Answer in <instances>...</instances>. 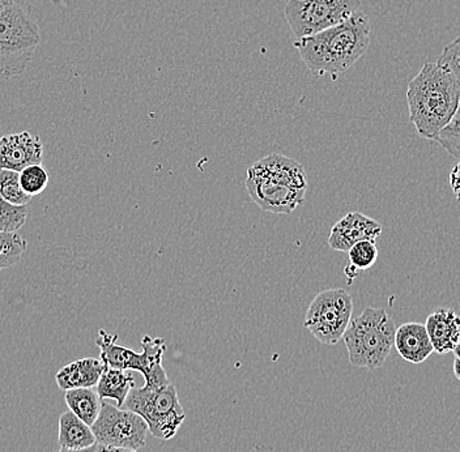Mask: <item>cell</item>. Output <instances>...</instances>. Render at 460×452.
<instances>
[{
    "label": "cell",
    "instance_id": "obj_32",
    "mask_svg": "<svg viewBox=\"0 0 460 452\" xmlns=\"http://www.w3.org/2000/svg\"><path fill=\"white\" fill-rule=\"evenodd\" d=\"M453 353L456 359H460V341L456 344V347L454 348Z\"/></svg>",
    "mask_w": 460,
    "mask_h": 452
},
{
    "label": "cell",
    "instance_id": "obj_13",
    "mask_svg": "<svg viewBox=\"0 0 460 452\" xmlns=\"http://www.w3.org/2000/svg\"><path fill=\"white\" fill-rule=\"evenodd\" d=\"M434 352L447 354L460 341V316L454 309L438 307L425 322Z\"/></svg>",
    "mask_w": 460,
    "mask_h": 452
},
{
    "label": "cell",
    "instance_id": "obj_21",
    "mask_svg": "<svg viewBox=\"0 0 460 452\" xmlns=\"http://www.w3.org/2000/svg\"><path fill=\"white\" fill-rule=\"evenodd\" d=\"M0 197L13 206H27L31 199L22 189L20 173L8 169L0 170Z\"/></svg>",
    "mask_w": 460,
    "mask_h": 452
},
{
    "label": "cell",
    "instance_id": "obj_17",
    "mask_svg": "<svg viewBox=\"0 0 460 452\" xmlns=\"http://www.w3.org/2000/svg\"><path fill=\"white\" fill-rule=\"evenodd\" d=\"M92 426L86 425L71 411L63 412L59 417L58 445L65 448H86L96 445Z\"/></svg>",
    "mask_w": 460,
    "mask_h": 452
},
{
    "label": "cell",
    "instance_id": "obj_30",
    "mask_svg": "<svg viewBox=\"0 0 460 452\" xmlns=\"http://www.w3.org/2000/svg\"><path fill=\"white\" fill-rule=\"evenodd\" d=\"M454 376L460 381V359H456L453 365Z\"/></svg>",
    "mask_w": 460,
    "mask_h": 452
},
{
    "label": "cell",
    "instance_id": "obj_25",
    "mask_svg": "<svg viewBox=\"0 0 460 452\" xmlns=\"http://www.w3.org/2000/svg\"><path fill=\"white\" fill-rule=\"evenodd\" d=\"M436 142L453 157L460 158V102L453 120L439 132Z\"/></svg>",
    "mask_w": 460,
    "mask_h": 452
},
{
    "label": "cell",
    "instance_id": "obj_10",
    "mask_svg": "<svg viewBox=\"0 0 460 452\" xmlns=\"http://www.w3.org/2000/svg\"><path fill=\"white\" fill-rule=\"evenodd\" d=\"M244 184L252 200L261 211L266 212L292 213L304 203L306 195L273 180L257 163L247 170Z\"/></svg>",
    "mask_w": 460,
    "mask_h": 452
},
{
    "label": "cell",
    "instance_id": "obj_26",
    "mask_svg": "<svg viewBox=\"0 0 460 452\" xmlns=\"http://www.w3.org/2000/svg\"><path fill=\"white\" fill-rule=\"evenodd\" d=\"M437 65L450 71L460 82V36L445 46Z\"/></svg>",
    "mask_w": 460,
    "mask_h": 452
},
{
    "label": "cell",
    "instance_id": "obj_2",
    "mask_svg": "<svg viewBox=\"0 0 460 452\" xmlns=\"http://www.w3.org/2000/svg\"><path fill=\"white\" fill-rule=\"evenodd\" d=\"M460 102V82L437 63L428 62L408 84L410 120L417 134L436 142L453 120Z\"/></svg>",
    "mask_w": 460,
    "mask_h": 452
},
{
    "label": "cell",
    "instance_id": "obj_19",
    "mask_svg": "<svg viewBox=\"0 0 460 452\" xmlns=\"http://www.w3.org/2000/svg\"><path fill=\"white\" fill-rule=\"evenodd\" d=\"M65 393L66 403L72 413L76 414L86 425H93L102 407L99 394L92 388H75Z\"/></svg>",
    "mask_w": 460,
    "mask_h": 452
},
{
    "label": "cell",
    "instance_id": "obj_14",
    "mask_svg": "<svg viewBox=\"0 0 460 452\" xmlns=\"http://www.w3.org/2000/svg\"><path fill=\"white\" fill-rule=\"evenodd\" d=\"M394 347L402 359L415 365L427 361L434 353L427 328L419 322H408L396 328Z\"/></svg>",
    "mask_w": 460,
    "mask_h": 452
},
{
    "label": "cell",
    "instance_id": "obj_29",
    "mask_svg": "<svg viewBox=\"0 0 460 452\" xmlns=\"http://www.w3.org/2000/svg\"><path fill=\"white\" fill-rule=\"evenodd\" d=\"M97 451H99V443H96V445L91 446V448H59V450H57L56 452H97Z\"/></svg>",
    "mask_w": 460,
    "mask_h": 452
},
{
    "label": "cell",
    "instance_id": "obj_5",
    "mask_svg": "<svg viewBox=\"0 0 460 452\" xmlns=\"http://www.w3.org/2000/svg\"><path fill=\"white\" fill-rule=\"evenodd\" d=\"M117 340L118 335H111L103 330L99 332L96 344L101 350L100 359L106 367L139 371L146 381V387L160 388L171 383L163 367L164 353L166 352L165 340L144 336L140 353L117 344Z\"/></svg>",
    "mask_w": 460,
    "mask_h": 452
},
{
    "label": "cell",
    "instance_id": "obj_28",
    "mask_svg": "<svg viewBox=\"0 0 460 452\" xmlns=\"http://www.w3.org/2000/svg\"><path fill=\"white\" fill-rule=\"evenodd\" d=\"M97 452H137V451L131 450V448H117V446L99 445V451H97Z\"/></svg>",
    "mask_w": 460,
    "mask_h": 452
},
{
    "label": "cell",
    "instance_id": "obj_16",
    "mask_svg": "<svg viewBox=\"0 0 460 452\" xmlns=\"http://www.w3.org/2000/svg\"><path fill=\"white\" fill-rule=\"evenodd\" d=\"M257 164L273 180L306 194V172L297 161L287 155L272 154L261 158Z\"/></svg>",
    "mask_w": 460,
    "mask_h": 452
},
{
    "label": "cell",
    "instance_id": "obj_1",
    "mask_svg": "<svg viewBox=\"0 0 460 452\" xmlns=\"http://www.w3.org/2000/svg\"><path fill=\"white\" fill-rule=\"evenodd\" d=\"M370 37L372 24L369 17L364 11H359L341 24L296 40L293 46L313 75L335 80L364 57L370 45Z\"/></svg>",
    "mask_w": 460,
    "mask_h": 452
},
{
    "label": "cell",
    "instance_id": "obj_22",
    "mask_svg": "<svg viewBox=\"0 0 460 452\" xmlns=\"http://www.w3.org/2000/svg\"><path fill=\"white\" fill-rule=\"evenodd\" d=\"M27 206H13L0 197V232L16 233L27 223Z\"/></svg>",
    "mask_w": 460,
    "mask_h": 452
},
{
    "label": "cell",
    "instance_id": "obj_24",
    "mask_svg": "<svg viewBox=\"0 0 460 452\" xmlns=\"http://www.w3.org/2000/svg\"><path fill=\"white\" fill-rule=\"evenodd\" d=\"M349 266L358 270L372 269L378 259V247L374 241H359L348 250Z\"/></svg>",
    "mask_w": 460,
    "mask_h": 452
},
{
    "label": "cell",
    "instance_id": "obj_4",
    "mask_svg": "<svg viewBox=\"0 0 460 452\" xmlns=\"http://www.w3.org/2000/svg\"><path fill=\"white\" fill-rule=\"evenodd\" d=\"M41 43L39 25L22 7L11 4L0 13V80L20 76Z\"/></svg>",
    "mask_w": 460,
    "mask_h": 452
},
{
    "label": "cell",
    "instance_id": "obj_9",
    "mask_svg": "<svg viewBox=\"0 0 460 452\" xmlns=\"http://www.w3.org/2000/svg\"><path fill=\"white\" fill-rule=\"evenodd\" d=\"M92 430L99 445L117 446L137 451L146 446L149 433L148 425L143 417L109 403H102Z\"/></svg>",
    "mask_w": 460,
    "mask_h": 452
},
{
    "label": "cell",
    "instance_id": "obj_27",
    "mask_svg": "<svg viewBox=\"0 0 460 452\" xmlns=\"http://www.w3.org/2000/svg\"><path fill=\"white\" fill-rule=\"evenodd\" d=\"M450 186L456 195V200L460 204V160L450 172Z\"/></svg>",
    "mask_w": 460,
    "mask_h": 452
},
{
    "label": "cell",
    "instance_id": "obj_6",
    "mask_svg": "<svg viewBox=\"0 0 460 452\" xmlns=\"http://www.w3.org/2000/svg\"><path fill=\"white\" fill-rule=\"evenodd\" d=\"M123 407L143 417L149 433L157 439H174L186 420L177 388L172 382L160 388H132Z\"/></svg>",
    "mask_w": 460,
    "mask_h": 452
},
{
    "label": "cell",
    "instance_id": "obj_12",
    "mask_svg": "<svg viewBox=\"0 0 460 452\" xmlns=\"http://www.w3.org/2000/svg\"><path fill=\"white\" fill-rule=\"evenodd\" d=\"M382 226L364 213L350 212L331 229L329 244L336 252L348 250L359 241H376L381 235Z\"/></svg>",
    "mask_w": 460,
    "mask_h": 452
},
{
    "label": "cell",
    "instance_id": "obj_3",
    "mask_svg": "<svg viewBox=\"0 0 460 452\" xmlns=\"http://www.w3.org/2000/svg\"><path fill=\"white\" fill-rule=\"evenodd\" d=\"M396 325L384 309L367 307L352 319L343 339L353 367L376 370L390 356L395 341Z\"/></svg>",
    "mask_w": 460,
    "mask_h": 452
},
{
    "label": "cell",
    "instance_id": "obj_8",
    "mask_svg": "<svg viewBox=\"0 0 460 452\" xmlns=\"http://www.w3.org/2000/svg\"><path fill=\"white\" fill-rule=\"evenodd\" d=\"M352 313V296L347 290H323L310 304L304 327L322 344L335 345L343 339Z\"/></svg>",
    "mask_w": 460,
    "mask_h": 452
},
{
    "label": "cell",
    "instance_id": "obj_15",
    "mask_svg": "<svg viewBox=\"0 0 460 452\" xmlns=\"http://www.w3.org/2000/svg\"><path fill=\"white\" fill-rule=\"evenodd\" d=\"M105 368L106 365L93 357L76 359L58 371L56 376L58 387L62 391L93 388L99 383Z\"/></svg>",
    "mask_w": 460,
    "mask_h": 452
},
{
    "label": "cell",
    "instance_id": "obj_23",
    "mask_svg": "<svg viewBox=\"0 0 460 452\" xmlns=\"http://www.w3.org/2000/svg\"><path fill=\"white\" fill-rule=\"evenodd\" d=\"M49 180L48 170L41 164H34L20 172V184L29 197H36L45 191Z\"/></svg>",
    "mask_w": 460,
    "mask_h": 452
},
{
    "label": "cell",
    "instance_id": "obj_18",
    "mask_svg": "<svg viewBox=\"0 0 460 452\" xmlns=\"http://www.w3.org/2000/svg\"><path fill=\"white\" fill-rule=\"evenodd\" d=\"M135 387V378L129 370H119L106 367L99 383L96 386V393L101 400H115L118 408L125 405L126 399L132 388Z\"/></svg>",
    "mask_w": 460,
    "mask_h": 452
},
{
    "label": "cell",
    "instance_id": "obj_11",
    "mask_svg": "<svg viewBox=\"0 0 460 452\" xmlns=\"http://www.w3.org/2000/svg\"><path fill=\"white\" fill-rule=\"evenodd\" d=\"M43 144L40 137L24 131L5 135L0 139V170L22 172L34 164H42Z\"/></svg>",
    "mask_w": 460,
    "mask_h": 452
},
{
    "label": "cell",
    "instance_id": "obj_20",
    "mask_svg": "<svg viewBox=\"0 0 460 452\" xmlns=\"http://www.w3.org/2000/svg\"><path fill=\"white\" fill-rule=\"evenodd\" d=\"M27 249L28 242L22 235L0 232V270L19 263Z\"/></svg>",
    "mask_w": 460,
    "mask_h": 452
},
{
    "label": "cell",
    "instance_id": "obj_31",
    "mask_svg": "<svg viewBox=\"0 0 460 452\" xmlns=\"http://www.w3.org/2000/svg\"><path fill=\"white\" fill-rule=\"evenodd\" d=\"M13 4V0H0V13Z\"/></svg>",
    "mask_w": 460,
    "mask_h": 452
},
{
    "label": "cell",
    "instance_id": "obj_7",
    "mask_svg": "<svg viewBox=\"0 0 460 452\" xmlns=\"http://www.w3.org/2000/svg\"><path fill=\"white\" fill-rule=\"evenodd\" d=\"M361 7L362 0H288L284 14L298 40L341 24Z\"/></svg>",
    "mask_w": 460,
    "mask_h": 452
}]
</instances>
